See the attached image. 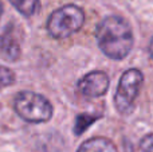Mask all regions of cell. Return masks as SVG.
I'll return each mask as SVG.
<instances>
[{
	"label": "cell",
	"instance_id": "30bf717a",
	"mask_svg": "<svg viewBox=\"0 0 153 152\" xmlns=\"http://www.w3.org/2000/svg\"><path fill=\"white\" fill-rule=\"evenodd\" d=\"M15 82V73L5 66H0V89L11 86Z\"/></svg>",
	"mask_w": 153,
	"mask_h": 152
},
{
	"label": "cell",
	"instance_id": "5b68a950",
	"mask_svg": "<svg viewBox=\"0 0 153 152\" xmlns=\"http://www.w3.org/2000/svg\"><path fill=\"white\" fill-rule=\"evenodd\" d=\"M110 78L102 70H93L76 82L78 92L86 98H98L108 93Z\"/></svg>",
	"mask_w": 153,
	"mask_h": 152
},
{
	"label": "cell",
	"instance_id": "6da1fadb",
	"mask_svg": "<svg viewBox=\"0 0 153 152\" xmlns=\"http://www.w3.org/2000/svg\"><path fill=\"white\" fill-rule=\"evenodd\" d=\"M95 39L102 54L113 61L126 58L134 46L132 26L120 15H109L103 18L97 24Z\"/></svg>",
	"mask_w": 153,
	"mask_h": 152
},
{
	"label": "cell",
	"instance_id": "ba28073f",
	"mask_svg": "<svg viewBox=\"0 0 153 152\" xmlns=\"http://www.w3.org/2000/svg\"><path fill=\"white\" fill-rule=\"evenodd\" d=\"M10 3L22 13L23 16L35 15L40 10V1L39 0H10Z\"/></svg>",
	"mask_w": 153,
	"mask_h": 152
},
{
	"label": "cell",
	"instance_id": "8992f818",
	"mask_svg": "<svg viewBox=\"0 0 153 152\" xmlns=\"http://www.w3.org/2000/svg\"><path fill=\"white\" fill-rule=\"evenodd\" d=\"M0 54L10 62H15L20 58V45L10 28L4 30L0 35Z\"/></svg>",
	"mask_w": 153,
	"mask_h": 152
},
{
	"label": "cell",
	"instance_id": "7a4b0ae2",
	"mask_svg": "<svg viewBox=\"0 0 153 152\" xmlns=\"http://www.w3.org/2000/svg\"><path fill=\"white\" fill-rule=\"evenodd\" d=\"M83 23V10L75 4H65L50 13L46 23V30L54 39H66L78 32Z\"/></svg>",
	"mask_w": 153,
	"mask_h": 152
},
{
	"label": "cell",
	"instance_id": "4fadbf2b",
	"mask_svg": "<svg viewBox=\"0 0 153 152\" xmlns=\"http://www.w3.org/2000/svg\"><path fill=\"white\" fill-rule=\"evenodd\" d=\"M1 15H3V3L0 0V18H1Z\"/></svg>",
	"mask_w": 153,
	"mask_h": 152
},
{
	"label": "cell",
	"instance_id": "9c48e42d",
	"mask_svg": "<svg viewBox=\"0 0 153 152\" xmlns=\"http://www.w3.org/2000/svg\"><path fill=\"white\" fill-rule=\"evenodd\" d=\"M101 117V115H89V113H82L78 115L75 118V124H74V133L76 136L82 135L93 123L98 120Z\"/></svg>",
	"mask_w": 153,
	"mask_h": 152
},
{
	"label": "cell",
	"instance_id": "3957f363",
	"mask_svg": "<svg viewBox=\"0 0 153 152\" xmlns=\"http://www.w3.org/2000/svg\"><path fill=\"white\" fill-rule=\"evenodd\" d=\"M13 109L19 117L31 124L47 123L54 115L51 102L43 94L31 90H22L16 94Z\"/></svg>",
	"mask_w": 153,
	"mask_h": 152
},
{
	"label": "cell",
	"instance_id": "8fae6325",
	"mask_svg": "<svg viewBox=\"0 0 153 152\" xmlns=\"http://www.w3.org/2000/svg\"><path fill=\"white\" fill-rule=\"evenodd\" d=\"M140 150L143 152H153V132L145 135L140 140Z\"/></svg>",
	"mask_w": 153,
	"mask_h": 152
},
{
	"label": "cell",
	"instance_id": "277c9868",
	"mask_svg": "<svg viewBox=\"0 0 153 152\" xmlns=\"http://www.w3.org/2000/svg\"><path fill=\"white\" fill-rule=\"evenodd\" d=\"M144 83V74L141 70L130 67L122 73L114 93V107L122 116H128L134 110L136 100Z\"/></svg>",
	"mask_w": 153,
	"mask_h": 152
},
{
	"label": "cell",
	"instance_id": "52a82bcc",
	"mask_svg": "<svg viewBox=\"0 0 153 152\" xmlns=\"http://www.w3.org/2000/svg\"><path fill=\"white\" fill-rule=\"evenodd\" d=\"M76 152H118V150L110 139L95 136L85 140L78 147Z\"/></svg>",
	"mask_w": 153,
	"mask_h": 152
},
{
	"label": "cell",
	"instance_id": "7c38bea8",
	"mask_svg": "<svg viewBox=\"0 0 153 152\" xmlns=\"http://www.w3.org/2000/svg\"><path fill=\"white\" fill-rule=\"evenodd\" d=\"M148 51H149V54H151V58L153 59V37L151 38V40H149V46H148Z\"/></svg>",
	"mask_w": 153,
	"mask_h": 152
}]
</instances>
